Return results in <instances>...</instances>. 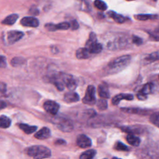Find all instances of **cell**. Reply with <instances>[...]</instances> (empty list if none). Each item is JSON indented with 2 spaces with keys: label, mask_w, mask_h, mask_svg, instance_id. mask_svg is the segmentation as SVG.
Listing matches in <instances>:
<instances>
[{
  "label": "cell",
  "mask_w": 159,
  "mask_h": 159,
  "mask_svg": "<svg viewBox=\"0 0 159 159\" xmlns=\"http://www.w3.org/2000/svg\"><path fill=\"white\" fill-rule=\"evenodd\" d=\"M131 61V57L129 55L117 57L111 61L106 66L107 71L110 73H114L124 70Z\"/></svg>",
  "instance_id": "1"
},
{
  "label": "cell",
  "mask_w": 159,
  "mask_h": 159,
  "mask_svg": "<svg viewBox=\"0 0 159 159\" xmlns=\"http://www.w3.org/2000/svg\"><path fill=\"white\" fill-rule=\"evenodd\" d=\"M26 153L34 159H45L50 157L51 150L43 145H33L28 147Z\"/></svg>",
  "instance_id": "2"
},
{
  "label": "cell",
  "mask_w": 159,
  "mask_h": 159,
  "mask_svg": "<svg viewBox=\"0 0 159 159\" xmlns=\"http://www.w3.org/2000/svg\"><path fill=\"white\" fill-rule=\"evenodd\" d=\"M84 47L88 49L91 55L99 53L102 50V46L98 42L96 35L94 32L90 33Z\"/></svg>",
  "instance_id": "3"
},
{
  "label": "cell",
  "mask_w": 159,
  "mask_h": 159,
  "mask_svg": "<svg viewBox=\"0 0 159 159\" xmlns=\"http://www.w3.org/2000/svg\"><path fill=\"white\" fill-rule=\"evenodd\" d=\"M61 76L63 83L70 91H73L77 86V81L75 78L68 73L61 72Z\"/></svg>",
  "instance_id": "4"
},
{
  "label": "cell",
  "mask_w": 159,
  "mask_h": 159,
  "mask_svg": "<svg viewBox=\"0 0 159 159\" xmlns=\"http://www.w3.org/2000/svg\"><path fill=\"white\" fill-rule=\"evenodd\" d=\"M96 89L93 85H89L86 90V93L83 98V102L88 105H93L96 102Z\"/></svg>",
  "instance_id": "5"
},
{
  "label": "cell",
  "mask_w": 159,
  "mask_h": 159,
  "mask_svg": "<svg viewBox=\"0 0 159 159\" xmlns=\"http://www.w3.org/2000/svg\"><path fill=\"white\" fill-rule=\"evenodd\" d=\"M43 107L47 112L55 116L59 111L60 105L54 101L47 100L43 103Z\"/></svg>",
  "instance_id": "6"
},
{
  "label": "cell",
  "mask_w": 159,
  "mask_h": 159,
  "mask_svg": "<svg viewBox=\"0 0 159 159\" xmlns=\"http://www.w3.org/2000/svg\"><path fill=\"white\" fill-rule=\"evenodd\" d=\"M24 34L22 31L17 30H12L9 31L7 33V43L10 45L16 43L24 37Z\"/></svg>",
  "instance_id": "7"
},
{
  "label": "cell",
  "mask_w": 159,
  "mask_h": 159,
  "mask_svg": "<svg viewBox=\"0 0 159 159\" xmlns=\"http://www.w3.org/2000/svg\"><path fill=\"white\" fill-rule=\"evenodd\" d=\"M45 28L47 30L52 32L58 30H67L70 28V24L68 22H63L58 24L48 23L45 25Z\"/></svg>",
  "instance_id": "8"
},
{
  "label": "cell",
  "mask_w": 159,
  "mask_h": 159,
  "mask_svg": "<svg viewBox=\"0 0 159 159\" xmlns=\"http://www.w3.org/2000/svg\"><path fill=\"white\" fill-rule=\"evenodd\" d=\"M57 128L65 132H69L73 129V125L71 120L68 119H61L57 124Z\"/></svg>",
  "instance_id": "9"
},
{
  "label": "cell",
  "mask_w": 159,
  "mask_h": 159,
  "mask_svg": "<svg viewBox=\"0 0 159 159\" xmlns=\"http://www.w3.org/2000/svg\"><path fill=\"white\" fill-rule=\"evenodd\" d=\"M20 23L22 25L29 27H37L39 25V20L34 16H26L21 19Z\"/></svg>",
  "instance_id": "10"
},
{
  "label": "cell",
  "mask_w": 159,
  "mask_h": 159,
  "mask_svg": "<svg viewBox=\"0 0 159 159\" xmlns=\"http://www.w3.org/2000/svg\"><path fill=\"white\" fill-rule=\"evenodd\" d=\"M76 144L80 148H85L89 147L92 142L91 139L84 134H80L76 137Z\"/></svg>",
  "instance_id": "11"
},
{
  "label": "cell",
  "mask_w": 159,
  "mask_h": 159,
  "mask_svg": "<svg viewBox=\"0 0 159 159\" xmlns=\"http://www.w3.org/2000/svg\"><path fill=\"white\" fill-rule=\"evenodd\" d=\"M134 99V96L131 94L127 93H120L114 96L111 100L112 104L113 105H117L121 100H132Z\"/></svg>",
  "instance_id": "12"
},
{
  "label": "cell",
  "mask_w": 159,
  "mask_h": 159,
  "mask_svg": "<svg viewBox=\"0 0 159 159\" xmlns=\"http://www.w3.org/2000/svg\"><path fill=\"white\" fill-rule=\"evenodd\" d=\"M50 135V130L47 127H43L34 134V137L39 140H44L49 138Z\"/></svg>",
  "instance_id": "13"
},
{
  "label": "cell",
  "mask_w": 159,
  "mask_h": 159,
  "mask_svg": "<svg viewBox=\"0 0 159 159\" xmlns=\"http://www.w3.org/2000/svg\"><path fill=\"white\" fill-rule=\"evenodd\" d=\"M63 99L66 102L71 103V102H75L80 100L79 95L73 91H70L67 92L65 94Z\"/></svg>",
  "instance_id": "14"
},
{
  "label": "cell",
  "mask_w": 159,
  "mask_h": 159,
  "mask_svg": "<svg viewBox=\"0 0 159 159\" xmlns=\"http://www.w3.org/2000/svg\"><path fill=\"white\" fill-rule=\"evenodd\" d=\"M107 14L109 17L112 19L116 22L118 24H122L126 20V17L124 16L119 14L113 11H109L107 12Z\"/></svg>",
  "instance_id": "15"
},
{
  "label": "cell",
  "mask_w": 159,
  "mask_h": 159,
  "mask_svg": "<svg viewBox=\"0 0 159 159\" xmlns=\"http://www.w3.org/2000/svg\"><path fill=\"white\" fill-rule=\"evenodd\" d=\"M98 91L99 96L102 98L107 99L110 97V94L107 86L105 83H101L98 86Z\"/></svg>",
  "instance_id": "16"
},
{
  "label": "cell",
  "mask_w": 159,
  "mask_h": 159,
  "mask_svg": "<svg viewBox=\"0 0 159 159\" xmlns=\"http://www.w3.org/2000/svg\"><path fill=\"white\" fill-rule=\"evenodd\" d=\"M91 54L86 47L80 48L76 52V57L78 59H86L91 57Z\"/></svg>",
  "instance_id": "17"
},
{
  "label": "cell",
  "mask_w": 159,
  "mask_h": 159,
  "mask_svg": "<svg viewBox=\"0 0 159 159\" xmlns=\"http://www.w3.org/2000/svg\"><path fill=\"white\" fill-rule=\"evenodd\" d=\"M19 127L27 134H30L35 132L37 129V127L35 125H29L27 124L20 123L19 124Z\"/></svg>",
  "instance_id": "18"
},
{
  "label": "cell",
  "mask_w": 159,
  "mask_h": 159,
  "mask_svg": "<svg viewBox=\"0 0 159 159\" xmlns=\"http://www.w3.org/2000/svg\"><path fill=\"white\" fill-rule=\"evenodd\" d=\"M158 17L157 14H140L134 16V18L138 20H154Z\"/></svg>",
  "instance_id": "19"
},
{
  "label": "cell",
  "mask_w": 159,
  "mask_h": 159,
  "mask_svg": "<svg viewBox=\"0 0 159 159\" xmlns=\"http://www.w3.org/2000/svg\"><path fill=\"white\" fill-rule=\"evenodd\" d=\"M18 17H19L18 14H12L9 15L6 17H5L2 20L1 23L2 24H4V25H11L14 24L17 21Z\"/></svg>",
  "instance_id": "20"
},
{
  "label": "cell",
  "mask_w": 159,
  "mask_h": 159,
  "mask_svg": "<svg viewBox=\"0 0 159 159\" xmlns=\"http://www.w3.org/2000/svg\"><path fill=\"white\" fill-rule=\"evenodd\" d=\"M127 142L132 146L137 147L140 143V140L138 137H136L134 134H129L126 137Z\"/></svg>",
  "instance_id": "21"
},
{
  "label": "cell",
  "mask_w": 159,
  "mask_h": 159,
  "mask_svg": "<svg viewBox=\"0 0 159 159\" xmlns=\"http://www.w3.org/2000/svg\"><path fill=\"white\" fill-rule=\"evenodd\" d=\"M11 124V119L5 116L2 115L0 116V128L6 129L10 127Z\"/></svg>",
  "instance_id": "22"
},
{
  "label": "cell",
  "mask_w": 159,
  "mask_h": 159,
  "mask_svg": "<svg viewBox=\"0 0 159 159\" xmlns=\"http://www.w3.org/2000/svg\"><path fill=\"white\" fill-rule=\"evenodd\" d=\"M96 154V151L93 149L88 150L82 153L80 156V159H93Z\"/></svg>",
  "instance_id": "23"
},
{
  "label": "cell",
  "mask_w": 159,
  "mask_h": 159,
  "mask_svg": "<svg viewBox=\"0 0 159 159\" xmlns=\"http://www.w3.org/2000/svg\"><path fill=\"white\" fill-rule=\"evenodd\" d=\"M153 88H154V86H153V83H147L142 87V88L139 91L147 96L148 94H150L152 92Z\"/></svg>",
  "instance_id": "24"
},
{
  "label": "cell",
  "mask_w": 159,
  "mask_h": 159,
  "mask_svg": "<svg viewBox=\"0 0 159 159\" xmlns=\"http://www.w3.org/2000/svg\"><path fill=\"white\" fill-rule=\"evenodd\" d=\"M121 130L125 132L129 133V134H133L136 133H140V129L137 127H131V126H123L121 127Z\"/></svg>",
  "instance_id": "25"
},
{
  "label": "cell",
  "mask_w": 159,
  "mask_h": 159,
  "mask_svg": "<svg viewBox=\"0 0 159 159\" xmlns=\"http://www.w3.org/2000/svg\"><path fill=\"white\" fill-rule=\"evenodd\" d=\"M25 62V59L20 57H16L11 60V64L13 66H19L22 65Z\"/></svg>",
  "instance_id": "26"
},
{
  "label": "cell",
  "mask_w": 159,
  "mask_h": 159,
  "mask_svg": "<svg viewBox=\"0 0 159 159\" xmlns=\"http://www.w3.org/2000/svg\"><path fill=\"white\" fill-rule=\"evenodd\" d=\"M159 60V50L148 54L145 57V60L148 62H153Z\"/></svg>",
  "instance_id": "27"
},
{
  "label": "cell",
  "mask_w": 159,
  "mask_h": 159,
  "mask_svg": "<svg viewBox=\"0 0 159 159\" xmlns=\"http://www.w3.org/2000/svg\"><path fill=\"white\" fill-rule=\"evenodd\" d=\"M94 5L98 9L101 11H105L107 9L106 3L102 0H95L94 2Z\"/></svg>",
  "instance_id": "28"
},
{
  "label": "cell",
  "mask_w": 159,
  "mask_h": 159,
  "mask_svg": "<svg viewBox=\"0 0 159 159\" xmlns=\"http://www.w3.org/2000/svg\"><path fill=\"white\" fill-rule=\"evenodd\" d=\"M150 121L159 128V112L152 113L150 116Z\"/></svg>",
  "instance_id": "29"
},
{
  "label": "cell",
  "mask_w": 159,
  "mask_h": 159,
  "mask_svg": "<svg viewBox=\"0 0 159 159\" xmlns=\"http://www.w3.org/2000/svg\"><path fill=\"white\" fill-rule=\"evenodd\" d=\"M122 111H124L125 112H129V113H132V114H145V110L138 109V108H122Z\"/></svg>",
  "instance_id": "30"
},
{
  "label": "cell",
  "mask_w": 159,
  "mask_h": 159,
  "mask_svg": "<svg viewBox=\"0 0 159 159\" xmlns=\"http://www.w3.org/2000/svg\"><path fill=\"white\" fill-rule=\"evenodd\" d=\"M114 148L119 151H128L129 148L120 141H117L114 145Z\"/></svg>",
  "instance_id": "31"
},
{
  "label": "cell",
  "mask_w": 159,
  "mask_h": 159,
  "mask_svg": "<svg viewBox=\"0 0 159 159\" xmlns=\"http://www.w3.org/2000/svg\"><path fill=\"white\" fill-rule=\"evenodd\" d=\"M96 105H97L98 108L101 111L105 110L107 107V102L106 100L103 99L98 100L96 103Z\"/></svg>",
  "instance_id": "32"
},
{
  "label": "cell",
  "mask_w": 159,
  "mask_h": 159,
  "mask_svg": "<svg viewBox=\"0 0 159 159\" xmlns=\"http://www.w3.org/2000/svg\"><path fill=\"white\" fill-rule=\"evenodd\" d=\"M132 41L134 44L137 45H140L143 43L142 39L137 35H133L132 37Z\"/></svg>",
  "instance_id": "33"
},
{
  "label": "cell",
  "mask_w": 159,
  "mask_h": 159,
  "mask_svg": "<svg viewBox=\"0 0 159 159\" xmlns=\"http://www.w3.org/2000/svg\"><path fill=\"white\" fill-rule=\"evenodd\" d=\"M6 65V58L4 55H0V68H4Z\"/></svg>",
  "instance_id": "34"
},
{
  "label": "cell",
  "mask_w": 159,
  "mask_h": 159,
  "mask_svg": "<svg viewBox=\"0 0 159 159\" xmlns=\"http://www.w3.org/2000/svg\"><path fill=\"white\" fill-rule=\"evenodd\" d=\"M70 28L75 30H77L78 28H79V24H78V22L76 20H71L70 22Z\"/></svg>",
  "instance_id": "35"
},
{
  "label": "cell",
  "mask_w": 159,
  "mask_h": 159,
  "mask_svg": "<svg viewBox=\"0 0 159 159\" xmlns=\"http://www.w3.org/2000/svg\"><path fill=\"white\" fill-rule=\"evenodd\" d=\"M39 10L36 7H31V8L29 10V14L32 16H37L39 14Z\"/></svg>",
  "instance_id": "36"
},
{
  "label": "cell",
  "mask_w": 159,
  "mask_h": 159,
  "mask_svg": "<svg viewBox=\"0 0 159 159\" xmlns=\"http://www.w3.org/2000/svg\"><path fill=\"white\" fill-rule=\"evenodd\" d=\"M137 98L139 99V100H141V101H143V100H145L147 98V96L142 93L141 92L139 91L138 93L137 94Z\"/></svg>",
  "instance_id": "37"
},
{
  "label": "cell",
  "mask_w": 159,
  "mask_h": 159,
  "mask_svg": "<svg viewBox=\"0 0 159 159\" xmlns=\"http://www.w3.org/2000/svg\"><path fill=\"white\" fill-rule=\"evenodd\" d=\"M54 143L55 145H65L66 143V142L65 140H64L63 139H57L55 141Z\"/></svg>",
  "instance_id": "38"
},
{
  "label": "cell",
  "mask_w": 159,
  "mask_h": 159,
  "mask_svg": "<svg viewBox=\"0 0 159 159\" xmlns=\"http://www.w3.org/2000/svg\"><path fill=\"white\" fill-rule=\"evenodd\" d=\"M6 106H7L6 103L4 101L0 99V109L5 108Z\"/></svg>",
  "instance_id": "39"
},
{
  "label": "cell",
  "mask_w": 159,
  "mask_h": 159,
  "mask_svg": "<svg viewBox=\"0 0 159 159\" xmlns=\"http://www.w3.org/2000/svg\"><path fill=\"white\" fill-rule=\"evenodd\" d=\"M0 90L2 92H4L6 90V86L4 83H1L0 85Z\"/></svg>",
  "instance_id": "40"
},
{
  "label": "cell",
  "mask_w": 159,
  "mask_h": 159,
  "mask_svg": "<svg viewBox=\"0 0 159 159\" xmlns=\"http://www.w3.org/2000/svg\"><path fill=\"white\" fill-rule=\"evenodd\" d=\"M112 159H121V158H118L117 157H114V158H112Z\"/></svg>",
  "instance_id": "41"
},
{
  "label": "cell",
  "mask_w": 159,
  "mask_h": 159,
  "mask_svg": "<svg viewBox=\"0 0 159 159\" xmlns=\"http://www.w3.org/2000/svg\"><path fill=\"white\" fill-rule=\"evenodd\" d=\"M155 38L157 40H159V36H158V37H155Z\"/></svg>",
  "instance_id": "42"
},
{
  "label": "cell",
  "mask_w": 159,
  "mask_h": 159,
  "mask_svg": "<svg viewBox=\"0 0 159 159\" xmlns=\"http://www.w3.org/2000/svg\"><path fill=\"white\" fill-rule=\"evenodd\" d=\"M126 1H134V0H126Z\"/></svg>",
  "instance_id": "43"
},
{
  "label": "cell",
  "mask_w": 159,
  "mask_h": 159,
  "mask_svg": "<svg viewBox=\"0 0 159 159\" xmlns=\"http://www.w3.org/2000/svg\"><path fill=\"white\" fill-rule=\"evenodd\" d=\"M153 1H157V0H153Z\"/></svg>",
  "instance_id": "44"
}]
</instances>
